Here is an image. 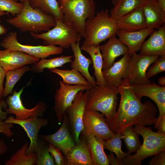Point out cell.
<instances>
[{
	"label": "cell",
	"mask_w": 165,
	"mask_h": 165,
	"mask_svg": "<svg viewBox=\"0 0 165 165\" xmlns=\"http://www.w3.org/2000/svg\"><path fill=\"white\" fill-rule=\"evenodd\" d=\"M121 96L119 107L113 118L107 122L115 133L131 126H151L155 123L158 110L152 102L141 103L130 88L128 78L118 86Z\"/></svg>",
	"instance_id": "cell-1"
},
{
	"label": "cell",
	"mask_w": 165,
	"mask_h": 165,
	"mask_svg": "<svg viewBox=\"0 0 165 165\" xmlns=\"http://www.w3.org/2000/svg\"><path fill=\"white\" fill-rule=\"evenodd\" d=\"M23 8L18 15L6 20L9 24L23 32L36 34L47 31L55 25L56 19L45 13L38 8H33L28 0L23 3Z\"/></svg>",
	"instance_id": "cell-2"
},
{
	"label": "cell",
	"mask_w": 165,
	"mask_h": 165,
	"mask_svg": "<svg viewBox=\"0 0 165 165\" xmlns=\"http://www.w3.org/2000/svg\"><path fill=\"white\" fill-rule=\"evenodd\" d=\"M118 30L116 20L111 17L109 10L102 9L93 18L86 21L85 39L82 45H98L116 35Z\"/></svg>",
	"instance_id": "cell-3"
},
{
	"label": "cell",
	"mask_w": 165,
	"mask_h": 165,
	"mask_svg": "<svg viewBox=\"0 0 165 165\" xmlns=\"http://www.w3.org/2000/svg\"><path fill=\"white\" fill-rule=\"evenodd\" d=\"M59 5L64 21L84 38L86 21L96 15L94 0H67Z\"/></svg>",
	"instance_id": "cell-4"
},
{
	"label": "cell",
	"mask_w": 165,
	"mask_h": 165,
	"mask_svg": "<svg viewBox=\"0 0 165 165\" xmlns=\"http://www.w3.org/2000/svg\"><path fill=\"white\" fill-rule=\"evenodd\" d=\"M118 94L117 86L106 85L92 87L89 89L86 108L101 112L107 123L117 112Z\"/></svg>",
	"instance_id": "cell-5"
},
{
	"label": "cell",
	"mask_w": 165,
	"mask_h": 165,
	"mask_svg": "<svg viewBox=\"0 0 165 165\" xmlns=\"http://www.w3.org/2000/svg\"><path fill=\"white\" fill-rule=\"evenodd\" d=\"M134 128L142 137L143 143L135 154L124 159L122 165H141L144 160L165 149V134L154 132L144 126H135Z\"/></svg>",
	"instance_id": "cell-6"
},
{
	"label": "cell",
	"mask_w": 165,
	"mask_h": 165,
	"mask_svg": "<svg viewBox=\"0 0 165 165\" xmlns=\"http://www.w3.org/2000/svg\"><path fill=\"white\" fill-rule=\"evenodd\" d=\"M56 20L55 26L49 30L41 34L31 32V35L35 39L43 40L45 45H58L65 49L79 42L81 37L74 28L63 20Z\"/></svg>",
	"instance_id": "cell-7"
},
{
	"label": "cell",
	"mask_w": 165,
	"mask_h": 165,
	"mask_svg": "<svg viewBox=\"0 0 165 165\" xmlns=\"http://www.w3.org/2000/svg\"><path fill=\"white\" fill-rule=\"evenodd\" d=\"M89 90H81L76 94L72 104L66 109L70 130L75 144L83 130V117L86 108Z\"/></svg>",
	"instance_id": "cell-8"
},
{
	"label": "cell",
	"mask_w": 165,
	"mask_h": 165,
	"mask_svg": "<svg viewBox=\"0 0 165 165\" xmlns=\"http://www.w3.org/2000/svg\"><path fill=\"white\" fill-rule=\"evenodd\" d=\"M5 49L22 51L40 59L46 58L49 56L60 54L64 49L60 46L53 45L37 46L23 45L17 40L16 33L11 31L6 36L1 43Z\"/></svg>",
	"instance_id": "cell-9"
},
{
	"label": "cell",
	"mask_w": 165,
	"mask_h": 165,
	"mask_svg": "<svg viewBox=\"0 0 165 165\" xmlns=\"http://www.w3.org/2000/svg\"><path fill=\"white\" fill-rule=\"evenodd\" d=\"M24 88L22 87L17 92L14 91L12 95L8 96L6 101L8 106L4 109L7 114H14L15 116V118L19 119L42 116L46 109V104L43 101H40L32 108L28 109L25 107L22 103L21 97Z\"/></svg>",
	"instance_id": "cell-10"
},
{
	"label": "cell",
	"mask_w": 165,
	"mask_h": 165,
	"mask_svg": "<svg viewBox=\"0 0 165 165\" xmlns=\"http://www.w3.org/2000/svg\"><path fill=\"white\" fill-rule=\"evenodd\" d=\"M159 57L137 53L132 54L129 61L128 75V81L130 84L144 85L151 84V81L146 77L148 69Z\"/></svg>",
	"instance_id": "cell-11"
},
{
	"label": "cell",
	"mask_w": 165,
	"mask_h": 165,
	"mask_svg": "<svg viewBox=\"0 0 165 165\" xmlns=\"http://www.w3.org/2000/svg\"><path fill=\"white\" fill-rule=\"evenodd\" d=\"M60 87L55 94L54 109L57 121L61 123L63 115L66 108L72 104L76 94L81 90H89L92 86L81 85H68L61 80L59 82Z\"/></svg>",
	"instance_id": "cell-12"
},
{
	"label": "cell",
	"mask_w": 165,
	"mask_h": 165,
	"mask_svg": "<svg viewBox=\"0 0 165 165\" xmlns=\"http://www.w3.org/2000/svg\"><path fill=\"white\" fill-rule=\"evenodd\" d=\"M105 117L103 114L97 111L86 108L83 117V130L82 131L90 133L105 141L110 139L115 133L109 127Z\"/></svg>",
	"instance_id": "cell-13"
},
{
	"label": "cell",
	"mask_w": 165,
	"mask_h": 165,
	"mask_svg": "<svg viewBox=\"0 0 165 165\" xmlns=\"http://www.w3.org/2000/svg\"><path fill=\"white\" fill-rule=\"evenodd\" d=\"M4 121L6 122L16 124L21 126L26 132L30 140L26 153L36 152L39 131L42 127L48 124V120L45 118L37 116L19 119L10 115Z\"/></svg>",
	"instance_id": "cell-14"
},
{
	"label": "cell",
	"mask_w": 165,
	"mask_h": 165,
	"mask_svg": "<svg viewBox=\"0 0 165 165\" xmlns=\"http://www.w3.org/2000/svg\"><path fill=\"white\" fill-rule=\"evenodd\" d=\"M41 138L47 143L60 149L64 156L67 154L75 143L71 132L68 116L65 112L59 129L52 134L41 135Z\"/></svg>",
	"instance_id": "cell-15"
},
{
	"label": "cell",
	"mask_w": 165,
	"mask_h": 165,
	"mask_svg": "<svg viewBox=\"0 0 165 165\" xmlns=\"http://www.w3.org/2000/svg\"><path fill=\"white\" fill-rule=\"evenodd\" d=\"M131 88L141 100L143 96L148 97L156 104L159 111L158 118L165 115V86H159L154 82L144 85L130 84Z\"/></svg>",
	"instance_id": "cell-16"
},
{
	"label": "cell",
	"mask_w": 165,
	"mask_h": 165,
	"mask_svg": "<svg viewBox=\"0 0 165 165\" xmlns=\"http://www.w3.org/2000/svg\"><path fill=\"white\" fill-rule=\"evenodd\" d=\"M40 59L19 51L8 49L0 50V67L6 72L29 64H34Z\"/></svg>",
	"instance_id": "cell-17"
},
{
	"label": "cell",
	"mask_w": 165,
	"mask_h": 165,
	"mask_svg": "<svg viewBox=\"0 0 165 165\" xmlns=\"http://www.w3.org/2000/svg\"><path fill=\"white\" fill-rule=\"evenodd\" d=\"M99 48L103 57V70L111 67L117 57L128 52L127 46L119 40L116 35L109 38L105 44L99 45Z\"/></svg>",
	"instance_id": "cell-18"
},
{
	"label": "cell",
	"mask_w": 165,
	"mask_h": 165,
	"mask_svg": "<svg viewBox=\"0 0 165 165\" xmlns=\"http://www.w3.org/2000/svg\"><path fill=\"white\" fill-rule=\"evenodd\" d=\"M65 165H93L84 135L82 132L79 141L64 156Z\"/></svg>",
	"instance_id": "cell-19"
},
{
	"label": "cell",
	"mask_w": 165,
	"mask_h": 165,
	"mask_svg": "<svg viewBox=\"0 0 165 165\" xmlns=\"http://www.w3.org/2000/svg\"><path fill=\"white\" fill-rule=\"evenodd\" d=\"M141 47L140 54L150 56H165V26L154 31Z\"/></svg>",
	"instance_id": "cell-20"
},
{
	"label": "cell",
	"mask_w": 165,
	"mask_h": 165,
	"mask_svg": "<svg viewBox=\"0 0 165 165\" xmlns=\"http://www.w3.org/2000/svg\"><path fill=\"white\" fill-rule=\"evenodd\" d=\"M131 56L128 52L109 68L102 71L103 77L107 85L118 86L123 79L128 78Z\"/></svg>",
	"instance_id": "cell-21"
},
{
	"label": "cell",
	"mask_w": 165,
	"mask_h": 165,
	"mask_svg": "<svg viewBox=\"0 0 165 165\" xmlns=\"http://www.w3.org/2000/svg\"><path fill=\"white\" fill-rule=\"evenodd\" d=\"M154 30L147 28L135 31L118 30L116 35L119 40L127 46L128 53L131 55L140 50L145 39Z\"/></svg>",
	"instance_id": "cell-22"
},
{
	"label": "cell",
	"mask_w": 165,
	"mask_h": 165,
	"mask_svg": "<svg viewBox=\"0 0 165 165\" xmlns=\"http://www.w3.org/2000/svg\"><path fill=\"white\" fill-rule=\"evenodd\" d=\"M115 20L118 30L135 31L146 28L143 6Z\"/></svg>",
	"instance_id": "cell-23"
},
{
	"label": "cell",
	"mask_w": 165,
	"mask_h": 165,
	"mask_svg": "<svg viewBox=\"0 0 165 165\" xmlns=\"http://www.w3.org/2000/svg\"><path fill=\"white\" fill-rule=\"evenodd\" d=\"M146 28L158 29L165 23V12L157 0H147L143 6Z\"/></svg>",
	"instance_id": "cell-24"
},
{
	"label": "cell",
	"mask_w": 165,
	"mask_h": 165,
	"mask_svg": "<svg viewBox=\"0 0 165 165\" xmlns=\"http://www.w3.org/2000/svg\"><path fill=\"white\" fill-rule=\"evenodd\" d=\"M70 47L74 57V60L71 62V67L80 72L92 87L96 86V81L94 77L91 76L89 71V66L92 63L91 58L86 57L82 53L79 42L73 43Z\"/></svg>",
	"instance_id": "cell-25"
},
{
	"label": "cell",
	"mask_w": 165,
	"mask_h": 165,
	"mask_svg": "<svg viewBox=\"0 0 165 165\" xmlns=\"http://www.w3.org/2000/svg\"><path fill=\"white\" fill-rule=\"evenodd\" d=\"M81 132L85 137L86 143L93 160V165H109L107 155L104 151L105 140L90 133Z\"/></svg>",
	"instance_id": "cell-26"
},
{
	"label": "cell",
	"mask_w": 165,
	"mask_h": 165,
	"mask_svg": "<svg viewBox=\"0 0 165 165\" xmlns=\"http://www.w3.org/2000/svg\"><path fill=\"white\" fill-rule=\"evenodd\" d=\"M81 50L87 53L91 58L93 68L94 69V75L96 79L97 86L106 85V83L102 74L103 59L99 48V45L85 46L82 45Z\"/></svg>",
	"instance_id": "cell-27"
},
{
	"label": "cell",
	"mask_w": 165,
	"mask_h": 165,
	"mask_svg": "<svg viewBox=\"0 0 165 165\" xmlns=\"http://www.w3.org/2000/svg\"><path fill=\"white\" fill-rule=\"evenodd\" d=\"M147 0H112L113 7L109 11L110 16L115 20L143 6Z\"/></svg>",
	"instance_id": "cell-28"
},
{
	"label": "cell",
	"mask_w": 165,
	"mask_h": 165,
	"mask_svg": "<svg viewBox=\"0 0 165 165\" xmlns=\"http://www.w3.org/2000/svg\"><path fill=\"white\" fill-rule=\"evenodd\" d=\"M33 8H38L56 19L64 21L63 14L57 0H28Z\"/></svg>",
	"instance_id": "cell-29"
},
{
	"label": "cell",
	"mask_w": 165,
	"mask_h": 165,
	"mask_svg": "<svg viewBox=\"0 0 165 165\" xmlns=\"http://www.w3.org/2000/svg\"><path fill=\"white\" fill-rule=\"evenodd\" d=\"M29 145L28 142H26L10 156L9 159L6 162L4 165H35L37 159L36 152L30 153L28 154L26 153Z\"/></svg>",
	"instance_id": "cell-30"
},
{
	"label": "cell",
	"mask_w": 165,
	"mask_h": 165,
	"mask_svg": "<svg viewBox=\"0 0 165 165\" xmlns=\"http://www.w3.org/2000/svg\"><path fill=\"white\" fill-rule=\"evenodd\" d=\"M73 56H62L50 59L41 58L38 62L33 64L30 70L34 72L41 73L45 68L50 69L61 67L66 64L71 62Z\"/></svg>",
	"instance_id": "cell-31"
},
{
	"label": "cell",
	"mask_w": 165,
	"mask_h": 165,
	"mask_svg": "<svg viewBox=\"0 0 165 165\" xmlns=\"http://www.w3.org/2000/svg\"><path fill=\"white\" fill-rule=\"evenodd\" d=\"M50 71L60 76L62 79V82L65 84L70 85L91 86L82 74L75 69L61 70L55 68L50 69Z\"/></svg>",
	"instance_id": "cell-32"
},
{
	"label": "cell",
	"mask_w": 165,
	"mask_h": 165,
	"mask_svg": "<svg viewBox=\"0 0 165 165\" xmlns=\"http://www.w3.org/2000/svg\"><path fill=\"white\" fill-rule=\"evenodd\" d=\"M30 70L27 65L7 71L6 74V82L2 94L5 98L12 93L13 87L18 81L26 72Z\"/></svg>",
	"instance_id": "cell-33"
},
{
	"label": "cell",
	"mask_w": 165,
	"mask_h": 165,
	"mask_svg": "<svg viewBox=\"0 0 165 165\" xmlns=\"http://www.w3.org/2000/svg\"><path fill=\"white\" fill-rule=\"evenodd\" d=\"M139 135L133 126L128 127L121 131V138L124 141L127 152L130 154L137 152L141 146Z\"/></svg>",
	"instance_id": "cell-34"
},
{
	"label": "cell",
	"mask_w": 165,
	"mask_h": 165,
	"mask_svg": "<svg viewBox=\"0 0 165 165\" xmlns=\"http://www.w3.org/2000/svg\"><path fill=\"white\" fill-rule=\"evenodd\" d=\"M121 139V131L115 133L110 139L105 140L104 143V149L108 150L116 154L119 165H122L124 159L130 154L122 151Z\"/></svg>",
	"instance_id": "cell-35"
},
{
	"label": "cell",
	"mask_w": 165,
	"mask_h": 165,
	"mask_svg": "<svg viewBox=\"0 0 165 165\" xmlns=\"http://www.w3.org/2000/svg\"><path fill=\"white\" fill-rule=\"evenodd\" d=\"M41 138H38L36 165H55L54 158L48 151V145Z\"/></svg>",
	"instance_id": "cell-36"
},
{
	"label": "cell",
	"mask_w": 165,
	"mask_h": 165,
	"mask_svg": "<svg viewBox=\"0 0 165 165\" xmlns=\"http://www.w3.org/2000/svg\"><path fill=\"white\" fill-rule=\"evenodd\" d=\"M19 1L0 0V10L15 16L20 13L23 7V3L18 2Z\"/></svg>",
	"instance_id": "cell-37"
},
{
	"label": "cell",
	"mask_w": 165,
	"mask_h": 165,
	"mask_svg": "<svg viewBox=\"0 0 165 165\" xmlns=\"http://www.w3.org/2000/svg\"><path fill=\"white\" fill-rule=\"evenodd\" d=\"M153 63L147 71L146 77L148 79L165 71V56L158 57Z\"/></svg>",
	"instance_id": "cell-38"
},
{
	"label": "cell",
	"mask_w": 165,
	"mask_h": 165,
	"mask_svg": "<svg viewBox=\"0 0 165 165\" xmlns=\"http://www.w3.org/2000/svg\"><path fill=\"white\" fill-rule=\"evenodd\" d=\"M48 151L54 158L55 165H65L64 156L60 149L49 144Z\"/></svg>",
	"instance_id": "cell-39"
},
{
	"label": "cell",
	"mask_w": 165,
	"mask_h": 165,
	"mask_svg": "<svg viewBox=\"0 0 165 165\" xmlns=\"http://www.w3.org/2000/svg\"><path fill=\"white\" fill-rule=\"evenodd\" d=\"M14 124L0 120V133L4 134L7 138H10L14 135L12 130Z\"/></svg>",
	"instance_id": "cell-40"
},
{
	"label": "cell",
	"mask_w": 165,
	"mask_h": 165,
	"mask_svg": "<svg viewBox=\"0 0 165 165\" xmlns=\"http://www.w3.org/2000/svg\"><path fill=\"white\" fill-rule=\"evenodd\" d=\"M149 162V165H165V149L154 155Z\"/></svg>",
	"instance_id": "cell-41"
},
{
	"label": "cell",
	"mask_w": 165,
	"mask_h": 165,
	"mask_svg": "<svg viewBox=\"0 0 165 165\" xmlns=\"http://www.w3.org/2000/svg\"><path fill=\"white\" fill-rule=\"evenodd\" d=\"M154 125L155 129L157 130V132L165 134V115L157 117Z\"/></svg>",
	"instance_id": "cell-42"
},
{
	"label": "cell",
	"mask_w": 165,
	"mask_h": 165,
	"mask_svg": "<svg viewBox=\"0 0 165 165\" xmlns=\"http://www.w3.org/2000/svg\"><path fill=\"white\" fill-rule=\"evenodd\" d=\"M8 105L6 101L0 100V120H5L7 117V114L3 109L7 107Z\"/></svg>",
	"instance_id": "cell-43"
},
{
	"label": "cell",
	"mask_w": 165,
	"mask_h": 165,
	"mask_svg": "<svg viewBox=\"0 0 165 165\" xmlns=\"http://www.w3.org/2000/svg\"><path fill=\"white\" fill-rule=\"evenodd\" d=\"M6 71L2 67H0V97H2L3 90V82L6 76Z\"/></svg>",
	"instance_id": "cell-44"
},
{
	"label": "cell",
	"mask_w": 165,
	"mask_h": 165,
	"mask_svg": "<svg viewBox=\"0 0 165 165\" xmlns=\"http://www.w3.org/2000/svg\"><path fill=\"white\" fill-rule=\"evenodd\" d=\"M109 164L111 165H119V162L114 156L113 152H110L109 155H107Z\"/></svg>",
	"instance_id": "cell-45"
},
{
	"label": "cell",
	"mask_w": 165,
	"mask_h": 165,
	"mask_svg": "<svg viewBox=\"0 0 165 165\" xmlns=\"http://www.w3.org/2000/svg\"><path fill=\"white\" fill-rule=\"evenodd\" d=\"M7 149V145L4 141L2 139H0V156L6 153Z\"/></svg>",
	"instance_id": "cell-46"
},
{
	"label": "cell",
	"mask_w": 165,
	"mask_h": 165,
	"mask_svg": "<svg viewBox=\"0 0 165 165\" xmlns=\"http://www.w3.org/2000/svg\"><path fill=\"white\" fill-rule=\"evenodd\" d=\"M6 13L0 10V35L6 34L7 31V30L3 25L0 24V18L2 16L5 15Z\"/></svg>",
	"instance_id": "cell-47"
},
{
	"label": "cell",
	"mask_w": 165,
	"mask_h": 165,
	"mask_svg": "<svg viewBox=\"0 0 165 165\" xmlns=\"http://www.w3.org/2000/svg\"><path fill=\"white\" fill-rule=\"evenodd\" d=\"M159 84L162 86H165V77H162L158 79Z\"/></svg>",
	"instance_id": "cell-48"
},
{
	"label": "cell",
	"mask_w": 165,
	"mask_h": 165,
	"mask_svg": "<svg viewBox=\"0 0 165 165\" xmlns=\"http://www.w3.org/2000/svg\"><path fill=\"white\" fill-rule=\"evenodd\" d=\"M160 6L165 12V0H157Z\"/></svg>",
	"instance_id": "cell-49"
},
{
	"label": "cell",
	"mask_w": 165,
	"mask_h": 165,
	"mask_svg": "<svg viewBox=\"0 0 165 165\" xmlns=\"http://www.w3.org/2000/svg\"><path fill=\"white\" fill-rule=\"evenodd\" d=\"M60 2V4H61L64 3L67 0H59Z\"/></svg>",
	"instance_id": "cell-50"
},
{
	"label": "cell",
	"mask_w": 165,
	"mask_h": 165,
	"mask_svg": "<svg viewBox=\"0 0 165 165\" xmlns=\"http://www.w3.org/2000/svg\"><path fill=\"white\" fill-rule=\"evenodd\" d=\"M25 0H19L21 2L23 3H24Z\"/></svg>",
	"instance_id": "cell-51"
},
{
	"label": "cell",
	"mask_w": 165,
	"mask_h": 165,
	"mask_svg": "<svg viewBox=\"0 0 165 165\" xmlns=\"http://www.w3.org/2000/svg\"><path fill=\"white\" fill-rule=\"evenodd\" d=\"M0 98H1V97H0Z\"/></svg>",
	"instance_id": "cell-52"
}]
</instances>
